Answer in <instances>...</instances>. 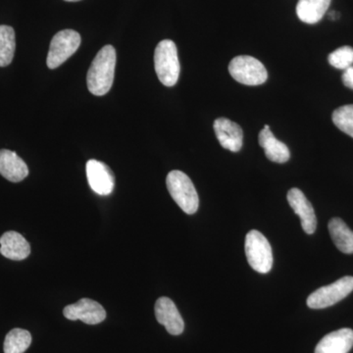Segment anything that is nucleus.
Returning a JSON list of instances; mask_svg holds the SVG:
<instances>
[{
  "mask_svg": "<svg viewBox=\"0 0 353 353\" xmlns=\"http://www.w3.org/2000/svg\"><path fill=\"white\" fill-rule=\"evenodd\" d=\"M234 81L245 85H259L266 82L268 72L259 60L248 55L234 57L229 65Z\"/></svg>",
  "mask_w": 353,
  "mask_h": 353,
  "instance_id": "5",
  "label": "nucleus"
},
{
  "mask_svg": "<svg viewBox=\"0 0 353 353\" xmlns=\"http://www.w3.org/2000/svg\"><path fill=\"white\" fill-rule=\"evenodd\" d=\"M259 141V145L263 148L265 155L271 161L281 164L289 161V148L274 137L268 125H265L264 129L260 131Z\"/></svg>",
  "mask_w": 353,
  "mask_h": 353,
  "instance_id": "16",
  "label": "nucleus"
},
{
  "mask_svg": "<svg viewBox=\"0 0 353 353\" xmlns=\"http://www.w3.org/2000/svg\"><path fill=\"white\" fill-rule=\"evenodd\" d=\"M87 178L90 189L99 196H109L115 187V176L112 170L103 162L88 160Z\"/></svg>",
  "mask_w": 353,
  "mask_h": 353,
  "instance_id": "9",
  "label": "nucleus"
},
{
  "mask_svg": "<svg viewBox=\"0 0 353 353\" xmlns=\"http://www.w3.org/2000/svg\"><path fill=\"white\" fill-rule=\"evenodd\" d=\"M65 1L75 2V1H80V0H65Z\"/></svg>",
  "mask_w": 353,
  "mask_h": 353,
  "instance_id": "25",
  "label": "nucleus"
},
{
  "mask_svg": "<svg viewBox=\"0 0 353 353\" xmlns=\"http://www.w3.org/2000/svg\"><path fill=\"white\" fill-rule=\"evenodd\" d=\"M31 343L32 336L27 330H11L4 341V353H24Z\"/></svg>",
  "mask_w": 353,
  "mask_h": 353,
  "instance_id": "20",
  "label": "nucleus"
},
{
  "mask_svg": "<svg viewBox=\"0 0 353 353\" xmlns=\"http://www.w3.org/2000/svg\"><path fill=\"white\" fill-rule=\"evenodd\" d=\"M353 290V277H345L336 281L333 284L325 285L313 292L308 296L307 306L311 309H324L333 306L345 299Z\"/></svg>",
  "mask_w": 353,
  "mask_h": 353,
  "instance_id": "6",
  "label": "nucleus"
},
{
  "mask_svg": "<svg viewBox=\"0 0 353 353\" xmlns=\"http://www.w3.org/2000/svg\"><path fill=\"white\" fill-rule=\"evenodd\" d=\"M213 127L218 141L225 150L232 152H240L243 143V132L240 125L227 118H218L214 121Z\"/></svg>",
  "mask_w": 353,
  "mask_h": 353,
  "instance_id": "12",
  "label": "nucleus"
},
{
  "mask_svg": "<svg viewBox=\"0 0 353 353\" xmlns=\"http://www.w3.org/2000/svg\"><path fill=\"white\" fill-rule=\"evenodd\" d=\"M245 255L250 267L260 274H267L273 266V252L268 240L257 230L245 236Z\"/></svg>",
  "mask_w": 353,
  "mask_h": 353,
  "instance_id": "4",
  "label": "nucleus"
},
{
  "mask_svg": "<svg viewBox=\"0 0 353 353\" xmlns=\"http://www.w3.org/2000/svg\"><path fill=\"white\" fill-rule=\"evenodd\" d=\"M330 18H331V19L336 20V18H339V14L334 12V11H332V12L330 13Z\"/></svg>",
  "mask_w": 353,
  "mask_h": 353,
  "instance_id": "24",
  "label": "nucleus"
},
{
  "mask_svg": "<svg viewBox=\"0 0 353 353\" xmlns=\"http://www.w3.org/2000/svg\"><path fill=\"white\" fill-rule=\"evenodd\" d=\"M155 317L158 323L163 325L169 334L179 336L185 329V323L178 308L169 297L162 296L155 303Z\"/></svg>",
  "mask_w": 353,
  "mask_h": 353,
  "instance_id": "10",
  "label": "nucleus"
},
{
  "mask_svg": "<svg viewBox=\"0 0 353 353\" xmlns=\"http://www.w3.org/2000/svg\"><path fill=\"white\" fill-rule=\"evenodd\" d=\"M63 314L71 321L81 320L88 325H97L106 318L103 306L90 299H82L76 303L70 304L64 308Z\"/></svg>",
  "mask_w": 353,
  "mask_h": 353,
  "instance_id": "8",
  "label": "nucleus"
},
{
  "mask_svg": "<svg viewBox=\"0 0 353 353\" xmlns=\"http://www.w3.org/2000/svg\"><path fill=\"white\" fill-rule=\"evenodd\" d=\"M167 189L172 199L187 214H194L199 209V194L194 183L182 171L174 170L166 178Z\"/></svg>",
  "mask_w": 353,
  "mask_h": 353,
  "instance_id": "3",
  "label": "nucleus"
},
{
  "mask_svg": "<svg viewBox=\"0 0 353 353\" xmlns=\"http://www.w3.org/2000/svg\"><path fill=\"white\" fill-rule=\"evenodd\" d=\"M328 229L334 245L345 254H353V232L341 218H333Z\"/></svg>",
  "mask_w": 353,
  "mask_h": 353,
  "instance_id": "18",
  "label": "nucleus"
},
{
  "mask_svg": "<svg viewBox=\"0 0 353 353\" xmlns=\"http://www.w3.org/2000/svg\"><path fill=\"white\" fill-rule=\"evenodd\" d=\"M332 0H299L296 14L299 20L306 24H316L324 17Z\"/></svg>",
  "mask_w": 353,
  "mask_h": 353,
  "instance_id": "17",
  "label": "nucleus"
},
{
  "mask_svg": "<svg viewBox=\"0 0 353 353\" xmlns=\"http://www.w3.org/2000/svg\"><path fill=\"white\" fill-rule=\"evenodd\" d=\"M343 83L345 87L353 90V67L345 69L343 74Z\"/></svg>",
  "mask_w": 353,
  "mask_h": 353,
  "instance_id": "23",
  "label": "nucleus"
},
{
  "mask_svg": "<svg viewBox=\"0 0 353 353\" xmlns=\"http://www.w3.org/2000/svg\"><path fill=\"white\" fill-rule=\"evenodd\" d=\"M0 174L6 180L19 183L29 175V169L17 153L8 150H0Z\"/></svg>",
  "mask_w": 353,
  "mask_h": 353,
  "instance_id": "15",
  "label": "nucleus"
},
{
  "mask_svg": "<svg viewBox=\"0 0 353 353\" xmlns=\"http://www.w3.org/2000/svg\"><path fill=\"white\" fill-rule=\"evenodd\" d=\"M15 48V32L13 28L0 25V67L8 66L12 62Z\"/></svg>",
  "mask_w": 353,
  "mask_h": 353,
  "instance_id": "19",
  "label": "nucleus"
},
{
  "mask_svg": "<svg viewBox=\"0 0 353 353\" xmlns=\"http://www.w3.org/2000/svg\"><path fill=\"white\" fill-rule=\"evenodd\" d=\"M329 63L336 69L345 70L353 65V48L350 46H341L334 52L330 53Z\"/></svg>",
  "mask_w": 353,
  "mask_h": 353,
  "instance_id": "22",
  "label": "nucleus"
},
{
  "mask_svg": "<svg viewBox=\"0 0 353 353\" xmlns=\"http://www.w3.org/2000/svg\"><path fill=\"white\" fill-rule=\"evenodd\" d=\"M333 122L341 131L353 138V104L336 108L333 113Z\"/></svg>",
  "mask_w": 353,
  "mask_h": 353,
  "instance_id": "21",
  "label": "nucleus"
},
{
  "mask_svg": "<svg viewBox=\"0 0 353 353\" xmlns=\"http://www.w3.org/2000/svg\"><path fill=\"white\" fill-rule=\"evenodd\" d=\"M287 199L290 208L294 209V213L301 218L303 231L307 234H314L317 228V218L314 208L307 197L304 196L301 190L294 188L288 192Z\"/></svg>",
  "mask_w": 353,
  "mask_h": 353,
  "instance_id": "11",
  "label": "nucleus"
},
{
  "mask_svg": "<svg viewBox=\"0 0 353 353\" xmlns=\"http://www.w3.org/2000/svg\"><path fill=\"white\" fill-rule=\"evenodd\" d=\"M353 347V331L343 328L332 332L318 343L315 353H348Z\"/></svg>",
  "mask_w": 353,
  "mask_h": 353,
  "instance_id": "13",
  "label": "nucleus"
},
{
  "mask_svg": "<svg viewBox=\"0 0 353 353\" xmlns=\"http://www.w3.org/2000/svg\"><path fill=\"white\" fill-rule=\"evenodd\" d=\"M116 50L112 46H105L97 53L88 69V90L97 97L108 94L112 88L115 75Z\"/></svg>",
  "mask_w": 353,
  "mask_h": 353,
  "instance_id": "1",
  "label": "nucleus"
},
{
  "mask_svg": "<svg viewBox=\"0 0 353 353\" xmlns=\"http://www.w3.org/2000/svg\"><path fill=\"white\" fill-rule=\"evenodd\" d=\"M0 253L11 260H24L31 253V246L22 234L17 232H6L0 238Z\"/></svg>",
  "mask_w": 353,
  "mask_h": 353,
  "instance_id": "14",
  "label": "nucleus"
},
{
  "mask_svg": "<svg viewBox=\"0 0 353 353\" xmlns=\"http://www.w3.org/2000/svg\"><path fill=\"white\" fill-rule=\"evenodd\" d=\"M81 36L74 30L58 32L51 39L46 63L50 69H57L78 50Z\"/></svg>",
  "mask_w": 353,
  "mask_h": 353,
  "instance_id": "7",
  "label": "nucleus"
},
{
  "mask_svg": "<svg viewBox=\"0 0 353 353\" xmlns=\"http://www.w3.org/2000/svg\"><path fill=\"white\" fill-rule=\"evenodd\" d=\"M154 67L158 79L166 87H173L180 77L181 66L176 43L164 39L157 44L154 52Z\"/></svg>",
  "mask_w": 353,
  "mask_h": 353,
  "instance_id": "2",
  "label": "nucleus"
}]
</instances>
